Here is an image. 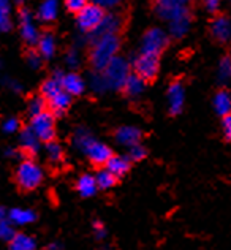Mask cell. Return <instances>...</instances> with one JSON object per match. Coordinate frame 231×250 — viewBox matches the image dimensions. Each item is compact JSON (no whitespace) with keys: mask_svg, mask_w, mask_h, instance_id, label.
<instances>
[{"mask_svg":"<svg viewBox=\"0 0 231 250\" xmlns=\"http://www.w3.org/2000/svg\"><path fill=\"white\" fill-rule=\"evenodd\" d=\"M119 48H121V40L119 35H106L98 40L92 42L90 51V63L97 71H103L106 65L117 57Z\"/></svg>","mask_w":231,"mask_h":250,"instance_id":"cell-1","label":"cell"},{"mask_svg":"<svg viewBox=\"0 0 231 250\" xmlns=\"http://www.w3.org/2000/svg\"><path fill=\"white\" fill-rule=\"evenodd\" d=\"M61 76L62 73L57 71L54 76L49 78L48 81H44L42 87V97L44 98L46 104L51 108L52 113L56 114H62L71 103V97L63 90L61 84Z\"/></svg>","mask_w":231,"mask_h":250,"instance_id":"cell-2","label":"cell"},{"mask_svg":"<svg viewBox=\"0 0 231 250\" xmlns=\"http://www.w3.org/2000/svg\"><path fill=\"white\" fill-rule=\"evenodd\" d=\"M100 73L103 75V80L108 85V90L122 89L124 83L127 81V78L130 76V63L127 62V59L117 56L106 65V68L100 71Z\"/></svg>","mask_w":231,"mask_h":250,"instance_id":"cell-3","label":"cell"},{"mask_svg":"<svg viewBox=\"0 0 231 250\" xmlns=\"http://www.w3.org/2000/svg\"><path fill=\"white\" fill-rule=\"evenodd\" d=\"M16 181L24 190H34L43 181V169L34 160H24L16 169Z\"/></svg>","mask_w":231,"mask_h":250,"instance_id":"cell-4","label":"cell"},{"mask_svg":"<svg viewBox=\"0 0 231 250\" xmlns=\"http://www.w3.org/2000/svg\"><path fill=\"white\" fill-rule=\"evenodd\" d=\"M167 44H168V32H165L160 27H152L143 35L140 52L141 54L160 57L162 51L167 48Z\"/></svg>","mask_w":231,"mask_h":250,"instance_id":"cell-5","label":"cell"},{"mask_svg":"<svg viewBox=\"0 0 231 250\" xmlns=\"http://www.w3.org/2000/svg\"><path fill=\"white\" fill-rule=\"evenodd\" d=\"M105 15H106V11H103L100 6L94 5L92 2L87 3L81 11L76 13V22H78L79 30L90 35L92 32L100 25Z\"/></svg>","mask_w":231,"mask_h":250,"instance_id":"cell-6","label":"cell"},{"mask_svg":"<svg viewBox=\"0 0 231 250\" xmlns=\"http://www.w3.org/2000/svg\"><path fill=\"white\" fill-rule=\"evenodd\" d=\"M30 130L37 135L40 141L51 143L56 136L54 114L49 113V111H43V113H40L37 116H32Z\"/></svg>","mask_w":231,"mask_h":250,"instance_id":"cell-7","label":"cell"},{"mask_svg":"<svg viewBox=\"0 0 231 250\" xmlns=\"http://www.w3.org/2000/svg\"><path fill=\"white\" fill-rule=\"evenodd\" d=\"M122 25H124L122 15H119V13H114V11L106 13L105 18H103V21L100 22V25H98V27L89 35V40L92 43V42H95V40H98V38H102V37L117 35L119 32H121Z\"/></svg>","mask_w":231,"mask_h":250,"instance_id":"cell-8","label":"cell"},{"mask_svg":"<svg viewBox=\"0 0 231 250\" xmlns=\"http://www.w3.org/2000/svg\"><path fill=\"white\" fill-rule=\"evenodd\" d=\"M158 57L147 56V54H138L133 59V70L135 75L140 76L143 81H152L158 73Z\"/></svg>","mask_w":231,"mask_h":250,"instance_id":"cell-9","label":"cell"},{"mask_svg":"<svg viewBox=\"0 0 231 250\" xmlns=\"http://www.w3.org/2000/svg\"><path fill=\"white\" fill-rule=\"evenodd\" d=\"M19 30H21L22 40L27 44H37L40 40L38 27L34 21V16L27 8H22L19 13Z\"/></svg>","mask_w":231,"mask_h":250,"instance_id":"cell-10","label":"cell"},{"mask_svg":"<svg viewBox=\"0 0 231 250\" xmlns=\"http://www.w3.org/2000/svg\"><path fill=\"white\" fill-rule=\"evenodd\" d=\"M168 24V35L173 38H184L190 30V25H192V13L190 8H186L181 11L179 15L174 16Z\"/></svg>","mask_w":231,"mask_h":250,"instance_id":"cell-11","label":"cell"},{"mask_svg":"<svg viewBox=\"0 0 231 250\" xmlns=\"http://www.w3.org/2000/svg\"><path fill=\"white\" fill-rule=\"evenodd\" d=\"M210 35L219 43L231 40V18L227 15H215L210 21Z\"/></svg>","mask_w":231,"mask_h":250,"instance_id":"cell-12","label":"cell"},{"mask_svg":"<svg viewBox=\"0 0 231 250\" xmlns=\"http://www.w3.org/2000/svg\"><path fill=\"white\" fill-rule=\"evenodd\" d=\"M84 155L87 157L94 165H106V162L113 157V150L105 143L94 140L89 144V147L85 149Z\"/></svg>","mask_w":231,"mask_h":250,"instance_id":"cell-13","label":"cell"},{"mask_svg":"<svg viewBox=\"0 0 231 250\" xmlns=\"http://www.w3.org/2000/svg\"><path fill=\"white\" fill-rule=\"evenodd\" d=\"M184 103H186V90H184V85L179 81H174L173 84L168 87V109L171 114H179Z\"/></svg>","mask_w":231,"mask_h":250,"instance_id":"cell-14","label":"cell"},{"mask_svg":"<svg viewBox=\"0 0 231 250\" xmlns=\"http://www.w3.org/2000/svg\"><path fill=\"white\" fill-rule=\"evenodd\" d=\"M141 130L138 127H131V125H125V127H121L116 131V141L121 146H125L128 149L131 146H136V144H141Z\"/></svg>","mask_w":231,"mask_h":250,"instance_id":"cell-15","label":"cell"},{"mask_svg":"<svg viewBox=\"0 0 231 250\" xmlns=\"http://www.w3.org/2000/svg\"><path fill=\"white\" fill-rule=\"evenodd\" d=\"M61 84H62L63 90L67 92L70 97L81 95L84 92V89H85V83L78 73H67V75L62 73Z\"/></svg>","mask_w":231,"mask_h":250,"instance_id":"cell-16","label":"cell"},{"mask_svg":"<svg viewBox=\"0 0 231 250\" xmlns=\"http://www.w3.org/2000/svg\"><path fill=\"white\" fill-rule=\"evenodd\" d=\"M8 217H10L11 223H15V225H19V227H24V225H30L32 222H35L37 214L32 209H27V208H15L8 212Z\"/></svg>","mask_w":231,"mask_h":250,"instance_id":"cell-17","label":"cell"},{"mask_svg":"<svg viewBox=\"0 0 231 250\" xmlns=\"http://www.w3.org/2000/svg\"><path fill=\"white\" fill-rule=\"evenodd\" d=\"M76 190H78L79 195L84 196V198H90V196H94L97 193V190H98L95 176H92V174H83L78 179Z\"/></svg>","mask_w":231,"mask_h":250,"instance_id":"cell-18","label":"cell"},{"mask_svg":"<svg viewBox=\"0 0 231 250\" xmlns=\"http://www.w3.org/2000/svg\"><path fill=\"white\" fill-rule=\"evenodd\" d=\"M19 143H21L22 150H25L27 154H37L40 149V143L42 141H40L37 135L30 130V127H27L21 131V135H19Z\"/></svg>","mask_w":231,"mask_h":250,"instance_id":"cell-19","label":"cell"},{"mask_svg":"<svg viewBox=\"0 0 231 250\" xmlns=\"http://www.w3.org/2000/svg\"><path fill=\"white\" fill-rule=\"evenodd\" d=\"M105 167H106L109 173H113L116 177H121L130 169V159L124 155H113Z\"/></svg>","mask_w":231,"mask_h":250,"instance_id":"cell-20","label":"cell"},{"mask_svg":"<svg viewBox=\"0 0 231 250\" xmlns=\"http://www.w3.org/2000/svg\"><path fill=\"white\" fill-rule=\"evenodd\" d=\"M214 109L222 117L231 114V94L228 90L222 89L214 95Z\"/></svg>","mask_w":231,"mask_h":250,"instance_id":"cell-21","label":"cell"},{"mask_svg":"<svg viewBox=\"0 0 231 250\" xmlns=\"http://www.w3.org/2000/svg\"><path fill=\"white\" fill-rule=\"evenodd\" d=\"M57 13H59V2L57 0H44V2H42V5L38 6L37 16H38L40 21L51 22L57 18Z\"/></svg>","mask_w":231,"mask_h":250,"instance_id":"cell-22","label":"cell"},{"mask_svg":"<svg viewBox=\"0 0 231 250\" xmlns=\"http://www.w3.org/2000/svg\"><path fill=\"white\" fill-rule=\"evenodd\" d=\"M144 89H146V81H143L141 78L136 76L135 73H130L127 81L122 85V90L128 97H140L144 92Z\"/></svg>","mask_w":231,"mask_h":250,"instance_id":"cell-23","label":"cell"},{"mask_svg":"<svg viewBox=\"0 0 231 250\" xmlns=\"http://www.w3.org/2000/svg\"><path fill=\"white\" fill-rule=\"evenodd\" d=\"M37 46L38 54L42 56V59H51L56 54V38L52 34H43L40 37Z\"/></svg>","mask_w":231,"mask_h":250,"instance_id":"cell-24","label":"cell"},{"mask_svg":"<svg viewBox=\"0 0 231 250\" xmlns=\"http://www.w3.org/2000/svg\"><path fill=\"white\" fill-rule=\"evenodd\" d=\"M13 238H15V228H13L8 212L3 208H0V239L10 242Z\"/></svg>","mask_w":231,"mask_h":250,"instance_id":"cell-25","label":"cell"},{"mask_svg":"<svg viewBox=\"0 0 231 250\" xmlns=\"http://www.w3.org/2000/svg\"><path fill=\"white\" fill-rule=\"evenodd\" d=\"M37 242L32 236L27 234H15L10 241V250H35Z\"/></svg>","mask_w":231,"mask_h":250,"instance_id":"cell-26","label":"cell"},{"mask_svg":"<svg viewBox=\"0 0 231 250\" xmlns=\"http://www.w3.org/2000/svg\"><path fill=\"white\" fill-rule=\"evenodd\" d=\"M94 140H95L94 135H92L87 128H83V127L78 128L75 131V135H73V144H75V147L81 150L83 154L85 152V149L89 147V144L94 141Z\"/></svg>","mask_w":231,"mask_h":250,"instance_id":"cell-27","label":"cell"},{"mask_svg":"<svg viewBox=\"0 0 231 250\" xmlns=\"http://www.w3.org/2000/svg\"><path fill=\"white\" fill-rule=\"evenodd\" d=\"M95 181H97V187L102 188V190H108L111 187H114V184L117 181V177L109 173V171L105 168V169H100L98 173L95 174Z\"/></svg>","mask_w":231,"mask_h":250,"instance_id":"cell-28","label":"cell"},{"mask_svg":"<svg viewBox=\"0 0 231 250\" xmlns=\"http://www.w3.org/2000/svg\"><path fill=\"white\" fill-rule=\"evenodd\" d=\"M217 78H219V83L227 84L231 81V57H223L219 62V67H217Z\"/></svg>","mask_w":231,"mask_h":250,"instance_id":"cell-29","label":"cell"},{"mask_svg":"<svg viewBox=\"0 0 231 250\" xmlns=\"http://www.w3.org/2000/svg\"><path fill=\"white\" fill-rule=\"evenodd\" d=\"M46 157L51 163H59L63 159V150L61 147V144H57L54 141L46 143Z\"/></svg>","mask_w":231,"mask_h":250,"instance_id":"cell-30","label":"cell"},{"mask_svg":"<svg viewBox=\"0 0 231 250\" xmlns=\"http://www.w3.org/2000/svg\"><path fill=\"white\" fill-rule=\"evenodd\" d=\"M90 87L94 92H97V94H103V92L108 90V85L106 83H105L103 80V75L100 73V71H95L94 75H92L90 78Z\"/></svg>","mask_w":231,"mask_h":250,"instance_id":"cell-31","label":"cell"},{"mask_svg":"<svg viewBox=\"0 0 231 250\" xmlns=\"http://www.w3.org/2000/svg\"><path fill=\"white\" fill-rule=\"evenodd\" d=\"M11 27L10 5H0V32H6Z\"/></svg>","mask_w":231,"mask_h":250,"instance_id":"cell-32","label":"cell"},{"mask_svg":"<svg viewBox=\"0 0 231 250\" xmlns=\"http://www.w3.org/2000/svg\"><path fill=\"white\" fill-rule=\"evenodd\" d=\"M44 106H46V102L43 97H34L29 102V111L32 116H37L40 113H43V111H46Z\"/></svg>","mask_w":231,"mask_h":250,"instance_id":"cell-33","label":"cell"},{"mask_svg":"<svg viewBox=\"0 0 231 250\" xmlns=\"http://www.w3.org/2000/svg\"><path fill=\"white\" fill-rule=\"evenodd\" d=\"M92 3L97 5V6H100V8L103 11H113L116 8H119L122 3H124V0H90Z\"/></svg>","mask_w":231,"mask_h":250,"instance_id":"cell-34","label":"cell"},{"mask_svg":"<svg viewBox=\"0 0 231 250\" xmlns=\"http://www.w3.org/2000/svg\"><path fill=\"white\" fill-rule=\"evenodd\" d=\"M146 147L143 146V144H136V146H131L130 150H128V159L133 160V162H140L143 160L144 157H146Z\"/></svg>","mask_w":231,"mask_h":250,"instance_id":"cell-35","label":"cell"},{"mask_svg":"<svg viewBox=\"0 0 231 250\" xmlns=\"http://www.w3.org/2000/svg\"><path fill=\"white\" fill-rule=\"evenodd\" d=\"M192 0H154V5L160 6H189Z\"/></svg>","mask_w":231,"mask_h":250,"instance_id":"cell-36","label":"cell"},{"mask_svg":"<svg viewBox=\"0 0 231 250\" xmlns=\"http://www.w3.org/2000/svg\"><path fill=\"white\" fill-rule=\"evenodd\" d=\"M65 3H67V8L73 13H79L87 3H90L89 0H65Z\"/></svg>","mask_w":231,"mask_h":250,"instance_id":"cell-37","label":"cell"},{"mask_svg":"<svg viewBox=\"0 0 231 250\" xmlns=\"http://www.w3.org/2000/svg\"><path fill=\"white\" fill-rule=\"evenodd\" d=\"M201 3L204 6V10L215 15V13H219V10H220L222 0H201Z\"/></svg>","mask_w":231,"mask_h":250,"instance_id":"cell-38","label":"cell"},{"mask_svg":"<svg viewBox=\"0 0 231 250\" xmlns=\"http://www.w3.org/2000/svg\"><path fill=\"white\" fill-rule=\"evenodd\" d=\"M222 131L227 141H231V114L222 117Z\"/></svg>","mask_w":231,"mask_h":250,"instance_id":"cell-39","label":"cell"},{"mask_svg":"<svg viewBox=\"0 0 231 250\" xmlns=\"http://www.w3.org/2000/svg\"><path fill=\"white\" fill-rule=\"evenodd\" d=\"M65 61H67V65L71 68H76L79 65V52L76 49H71L67 52V57H65Z\"/></svg>","mask_w":231,"mask_h":250,"instance_id":"cell-40","label":"cell"},{"mask_svg":"<svg viewBox=\"0 0 231 250\" xmlns=\"http://www.w3.org/2000/svg\"><path fill=\"white\" fill-rule=\"evenodd\" d=\"M18 128H19V122H18V119H15V117H10V119H6L3 122L5 133H15V131H18Z\"/></svg>","mask_w":231,"mask_h":250,"instance_id":"cell-41","label":"cell"},{"mask_svg":"<svg viewBox=\"0 0 231 250\" xmlns=\"http://www.w3.org/2000/svg\"><path fill=\"white\" fill-rule=\"evenodd\" d=\"M27 63L30 65L32 68H40L42 65V56L38 52H29L27 54Z\"/></svg>","mask_w":231,"mask_h":250,"instance_id":"cell-42","label":"cell"},{"mask_svg":"<svg viewBox=\"0 0 231 250\" xmlns=\"http://www.w3.org/2000/svg\"><path fill=\"white\" fill-rule=\"evenodd\" d=\"M94 231H95V236L98 239H103L105 236H106V228H105V225L100 220L94 222Z\"/></svg>","mask_w":231,"mask_h":250,"instance_id":"cell-43","label":"cell"},{"mask_svg":"<svg viewBox=\"0 0 231 250\" xmlns=\"http://www.w3.org/2000/svg\"><path fill=\"white\" fill-rule=\"evenodd\" d=\"M48 249H49V250H61L62 246H61V244H57V242H52V244L48 246Z\"/></svg>","mask_w":231,"mask_h":250,"instance_id":"cell-44","label":"cell"},{"mask_svg":"<svg viewBox=\"0 0 231 250\" xmlns=\"http://www.w3.org/2000/svg\"><path fill=\"white\" fill-rule=\"evenodd\" d=\"M16 2H18V3H22V2H24V0H16Z\"/></svg>","mask_w":231,"mask_h":250,"instance_id":"cell-45","label":"cell"}]
</instances>
